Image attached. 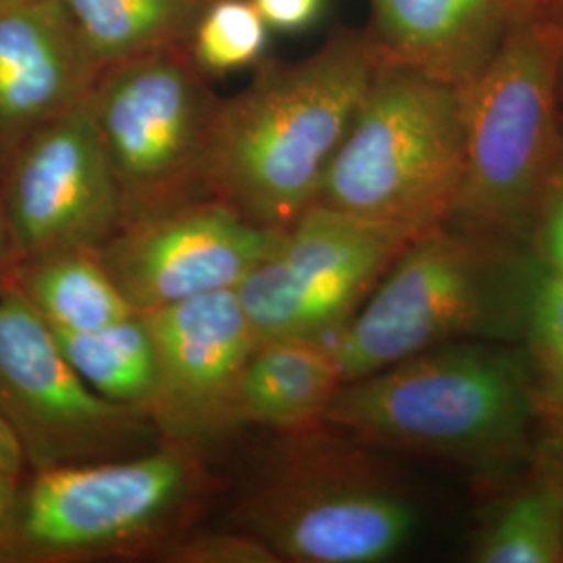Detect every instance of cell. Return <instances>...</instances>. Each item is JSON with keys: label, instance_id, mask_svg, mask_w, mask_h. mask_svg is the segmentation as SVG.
Returning a JSON list of instances; mask_svg holds the SVG:
<instances>
[{"label": "cell", "instance_id": "obj_13", "mask_svg": "<svg viewBox=\"0 0 563 563\" xmlns=\"http://www.w3.org/2000/svg\"><path fill=\"white\" fill-rule=\"evenodd\" d=\"M280 236V230L246 220L228 202L202 197L125 223L99 255L128 305L151 313L236 290Z\"/></svg>", "mask_w": 563, "mask_h": 563}, {"label": "cell", "instance_id": "obj_6", "mask_svg": "<svg viewBox=\"0 0 563 563\" xmlns=\"http://www.w3.org/2000/svg\"><path fill=\"white\" fill-rule=\"evenodd\" d=\"M463 155L465 88L383 59L316 202L420 236L446 222Z\"/></svg>", "mask_w": 563, "mask_h": 563}, {"label": "cell", "instance_id": "obj_22", "mask_svg": "<svg viewBox=\"0 0 563 563\" xmlns=\"http://www.w3.org/2000/svg\"><path fill=\"white\" fill-rule=\"evenodd\" d=\"M522 351L541 411H563V280L541 272L532 288Z\"/></svg>", "mask_w": 563, "mask_h": 563}, {"label": "cell", "instance_id": "obj_29", "mask_svg": "<svg viewBox=\"0 0 563 563\" xmlns=\"http://www.w3.org/2000/svg\"><path fill=\"white\" fill-rule=\"evenodd\" d=\"M13 241H11V228L7 218L4 207V195H2V181H0V282L4 280L13 267Z\"/></svg>", "mask_w": 563, "mask_h": 563}, {"label": "cell", "instance_id": "obj_21", "mask_svg": "<svg viewBox=\"0 0 563 563\" xmlns=\"http://www.w3.org/2000/svg\"><path fill=\"white\" fill-rule=\"evenodd\" d=\"M269 25L253 0H216L201 13L192 36V60L205 74L223 76L262 59Z\"/></svg>", "mask_w": 563, "mask_h": 563}, {"label": "cell", "instance_id": "obj_20", "mask_svg": "<svg viewBox=\"0 0 563 563\" xmlns=\"http://www.w3.org/2000/svg\"><path fill=\"white\" fill-rule=\"evenodd\" d=\"M101 67L153 53L186 30L199 0H60Z\"/></svg>", "mask_w": 563, "mask_h": 563}, {"label": "cell", "instance_id": "obj_31", "mask_svg": "<svg viewBox=\"0 0 563 563\" xmlns=\"http://www.w3.org/2000/svg\"><path fill=\"white\" fill-rule=\"evenodd\" d=\"M537 2H539V7H543L544 2H547V0H537Z\"/></svg>", "mask_w": 563, "mask_h": 563}, {"label": "cell", "instance_id": "obj_4", "mask_svg": "<svg viewBox=\"0 0 563 563\" xmlns=\"http://www.w3.org/2000/svg\"><path fill=\"white\" fill-rule=\"evenodd\" d=\"M541 272L528 244L446 223L423 232L330 341L344 380L449 342L522 341Z\"/></svg>", "mask_w": 563, "mask_h": 563}, {"label": "cell", "instance_id": "obj_11", "mask_svg": "<svg viewBox=\"0 0 563 563\" xmlns=\"http://www.w3.org/2000/svg\"><path fill=\"white\" fill-rule=\"evenodd\" d=\"M86 99L0 167L15 262L59 249L101 251L123 225L120 184Z\"/></svg>", "mask_w": 563, "mask_h": 563}, {"label": "cell", "instance_id": "obj_19", "mask_svg": "<svg viewBox=\"0 0 563 563\" xmlns=\"http://www.w3.org/2000/svg\"><path fill=\"white\" fill-rule=\"evenodd\" d=\"M53 332L65 357L99 395L146 411L155 390V346L144 316L132 313L86 332Z\"/></svg>", "mask_w": 563, "mask_h": 563}, {"label": "cell", "instance_id": "obj_24", "mask_svg": "<svg viewBox=\"0 0 563 563\" xmlns=\"http://www.w3.org/2000/svg\"><path fill=\"white\" fill-rule=\"evenodd\" d=\"M532 251L544 274L563 280V134L560 157L544 186L534 218Z\"/></svg>", "mask_w": 563, "mask_h": 563}, {"label": "cell", "instance_id": "obj_26", "mask_svg": "<svg viewBox=\"0 0 563 563\" xmlns=\"http://www.w3.org/2000/svg\"><path fill=\"white\" fill-rule=\"evenodd\" d=\"M534 457L555 474L563 488V411H541Z\"/></svg>", "mask_w": 563, "mask_h": 563}, {"label": "cell", "instance_id": "obj_25", "mask_svg": "<svg viewBox=\"0 0 563 563\" xmlns=\"http://www.w3.org/2000/svg\"><path fill=\"white\" fill-rule=\"evenodd\" d=\"M325 0H253L272 30L301 32L320 18Z\"/></svg>", "mask_w": 563, "mask_h": 563}, {"label": "cell", "instance_id": "obj_3", "mask_svg": "<svg viewBox=\"0 0 563 563\" xmlns=\"http://www.w3.org/2000/svg\"><path fill=\"white\" fill-rule=\"evenodd\" d=\"M420 504L376 449L328 422L274 432L222 526L280 563H384L418 534Z\"/></svg>", "mask_w": 563, "mask_h": 563}, {"label": "cell", "instance_id": "obj_7", "mask_svg": "<svg viewBox=\"0 0 563 563\" xmlns=\"http://www.w3.org/2000/svg\"><path fill=\"white\" fill-rule=\"evenodd\" d=\"M213 478L201 453L162 441L141 455L34 472L2 543V562L155 555L192 528Z\"/></svg>", "mask_w": 563, "mask_h": 563}, {"label": "cell", "instance_id": "obj_15", "mask_svg": "<svg viewBox=\"0 0 563 563\" xmlns=\"http://www.w3.org/2000/svg\"><path fill=\"white\" fill-rule=\"evenodd\" d=\"M383 59L467 86L537 0H369Z\"/></svg>", "mask_w": 563, "mask_h": 563}, {"label": "cell", "instance_id": "obj_32", "mask_svg": "<svg viewBox=\"0 0 563 563\" xmlns=\"http://www.w3.org/2000/svg\"><path fill=\"white\" fill-rule=\"evenodd\" d=\"M562 134H563V132H562Z\"/></svg>", "mask_w": 563, "mask_h": 563}, {"label": "cell", "instance_id": "obj_16", "mask_svg": "<svg viewBox=\"0 0 563 563\" xmlns=\"http://www.w3.org/2000/svg\"><path fill=\"white\" fill-rule=\"evenodd\" d=\"M344 374L330 341L278 339L257 344L242 372V428L288 432L325 422Z\"/></svg>", "mask_w": 563, "mask_h": 563}, {"label": "cell", "instance_id": "obj_8", "mask_svg": "<svg viewBox=\"0 0 563 563\" xmlns=\"http://www.w3.org/2000/svg\"><path fill=\"white\" fill-rule=\"evenodd\" d=\"M201 74L165 46L102 67L90 88L86 101L120 184L123 225L207 197L205 167L222 101Z\"/></svg>", "mask_w": 563, "mask_h": 563}, {"label": "cell", "instance_id": "obj_2", "mask_svg": "<svg viewBox=\"0 0 563 563\" xmlns=\"http://www.w3.org/2000/svg\"><path fill=\"white\" fill-rule=\"evenodd\" d=\"M380 60L374 38L346 34L305 59L260 71L220 104L205 167L207 197L263 228H290L318 201Z\"/></svg>", "mask_w": 563, "mask_h": 563}, {"label": "cell", "instance_id": "obj_28", "mask_svg": "<svg viewBox=\"0 0 563 563\" xmlns=\"http://www.w3.org/2000/svg\"><path fill=\"white\" fill-rule=\"evenodd\" d=\"M21 486H23L21 476L0 474V551H2V543L9 534V528H11L13 516H15ZM0 562H2V558H0Z\"/></svg>", "mask_w": 563, "mask_h": 563}, {"label": "cell", "instance_id": "obj_30", "mask_svg": "<svg viewBox=\"0 0 563 563\" xmlns=\"http://www.w3.org/2000/svg\"><path fill=\"white\" fill-rule=\"evenodd\" d=\"M560 92L563 95V65H562V84H560Z\"/></svg>", "mask_w": 563, "mask_h": 563}, {"label": "cell", "instance_id": "obj_1", "mask_svg": "<svg viewBox=\"0 0 563 563\" xmlns=\"http://www.w3.org/2000/svg\"><path fill=\"white\" fill-rule=\"evenodd\" d=\"M325 422L376 451L509 484L534 460L541 407L522 349L449 342L342 384Z\"/></svg>", "mask_w": 563, "mask_h": 563}, {"label": "cell", "instance_id": "obj_5", "mask_svg": "<svg viewBox=\"0 0 563 563\" xmlns=\"http://www.w3.org/2000/svg\"><path fill=\"white\" fill-rule=\"evenodd\" d=\"M563 25L518 21L465 86V155L446 225L532 246L544 186L562 151Z\"/></svg>", "mask_w": 563, "mask_h": 563}, {"label": "cell", "instance_id": "obj_23", "mask_svg": "<svg viewBox=\"0 0 563 563\" xmlns=\"http://www.w3.org/2000/svg\"><path fill=\"white\" fill-rule=\"evenodd\" d=\"M169 563H280L260 539L222 526L218 530H188L157 553Z\"/></svg>", "mask_w": 563, "mask_h": 563}, {"label": "cell", "instance_id": "obj_12", "mask_svg": "<svg viewBox=\"0 0 563 563\" xmlns=\"http://www.w3.org/2000/svg\"><path fill=\"white\" fill-rule=\"evenodd\" d=\"M155 346V390L146 413L163 441L205 455L242 428V372L257 349L234 290L141 313Z\"/></svg>", "mask_w": 563, "mask_h": 563}, {"label": "cell", "instance_id": "obj_10", "mask_svg": "<svg viewBox=\"0 0 563 563\" xmlns=\"http://www.w3.org/2000/svg\"><path fill=\"white\" fill-rule=\"evenodd\" d=\"M420 236L311 205L234 290L257 344L332 341Z\"/></svg>", "mask_w": 563, "mask_h": 563}, {"label": "cell", "instance_id": "obj_18", "mask_svg": "<svg viewBox=\"0 0 563 563\" xmlns=\"http://www.w3.org/2000/svg\"><path fill=\"white\" fill-rule=\"evenodd\" d=\"M474 563H563V488L537 457L472 534Z\"/></svg>", "mask_w": 563, "mask_h": 563}, {"label": "cell", "instance_id": "obj_27", "mask_svg": "<svg viewBox=\"0 0 563 563\" xmlns=\"http://www.w3.org/2000/svg\"><path fill=\"white\" fill-rule=\"evenodd\" d=\"M25 472H30V470H27L20 441L13 434L11 426L4 422L0 416V474L23 478Z\"/></svg>", "mask_w": 563, "mask_h": 563}, {"label": "cell", "instance_id": "obj_9", "mask_svg": "<svg viewBox=\"0 0 563 563\" xmlns=\"http://www.w3.org/2000/svg\"><path fill=\"white\" fill-rule=\"evenodd\" d=\"M0 416L30 474L141 455L162 443L148 413L99 395L9 276L0 282Z\"/></svg>", "mask_w": 563, "mask_h": 563}, {"label": "cell", "instance_id": "obj_17", "mask_svg": "<svg viewBox=\"0 0 563 563\" xmlns=\"http://www.w3.org/2000/svg\"><path fill=\"white\" fill-rule=\"evenodd\" d=\"M9 280L53 330L86 332L136 313L99 251L59 249L13 263Z\"/></svg>", "mask_w": 563, "mask_h": 563}, {"label": "cell", "instance_id": "obj_14", "mask_svg": "<svg viewBox=\"0 0 563 563\" xmlns=\"http://www.w3.org/2000/svg\"><path fill=\"white\" fill-rule=\"evenodd\" d=\"M60 0H0V167L101 74Z\"/></svg>", "mask_w": 563, "mask_h": 563}]
</instances>
